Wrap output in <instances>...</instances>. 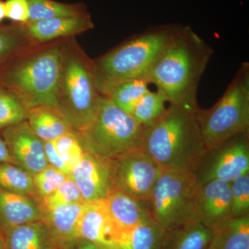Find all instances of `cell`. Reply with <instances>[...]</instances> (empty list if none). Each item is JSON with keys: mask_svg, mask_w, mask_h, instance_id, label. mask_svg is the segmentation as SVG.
Returning a JSON list of instances; mask_svg holds the SVG:
<instances>
[{"mask_svg": "<svg viewBox=\"0 0 249 249\" xmlns=\"http://www.w3.org/2000/svg\"><path fill=\"white\" fill-rule=\"evenodd\" d=\"M27 121L34 133L43 142H52L75 132L55 108L49 106L29 109Z\"/></svg>", "mask_w": 249, "mask_h": 249, "instance_id": "ffe728a7", "label": "cell"}, {"mask_svg": "<svg viewBox=\"0 0 249 249\" xmlns=\"http://www.w3.org/2000/svg\"><path fill=\"white\" fill-rule=\"evenodd\" d=\"M143 130L132 115L103 96L96 117L78 134L87 152L112 160L142 147Z\"/></svg>", "mask_w": 249, "mask_h": 249, "instance_id": "52a82bcc", "label": "cell"}, {"mask_svg": "<svg viewBox=\"0 0 249 249\" xmlns=\"http://www.w3.org/2000/svg\"><path fill=\"white\" fill-rule=\"evenodd\" d=\"M67 178L68 177L62 172L50 165L33 175L36 200H41L52 194Z\"/></svg>", "mask_w": 249, "mask_h": 249, "instance_id": "4dcf8cb0", "label": "cell"}, {"mask_svg": "<svg viewBox=\"0 0 249 249\" xmlns=\"http://www.w3.org/2000/svg\"><path fill=\"white\" fill-rule=\"evenodd\" d=\"M113 189L148 201L163 168L142 147L111 160Z\"/></svg>", "mask_w": 249, "mask_h": 249, "instance_id": "9c48e42d", "label": "cell"}, {"mask_svg": "<svg viewBox=\"0 0 249 249\" xmlns=\"http://www.w3.org/2000/svg\"><path fill=\"white\" fill-rule=\"evenodd\" d=\"M179 26L166 24L148 28L93 60L100 93L107 97L121 83L143 78Z\"/></svg>", "mask_w": 249, "mask_h": 249, "instance_id": "3957f363", "label": "cell"}, {"mask_svg": "<svg viewBox=\"0 0 249 249\" xmlns=\"http://www.w3.org/2000/svg\"><path fill=\"white\" fill-rule=\"evenodd\" d=\"M213 232L199 221H194L168 231L163 249H207Z\"/></svg>", "mask_w": 249, "mask_h": 249, "instance_id": "44dd1931", "label": "cell"}, {"mask_svg": "<svg viewBox=\"0 0 249 249\" xmlns=\"http://www.w3.org/2000/svg\"><path fill=\"white\" fill-rule=\"evenodd\" d=\"M207 249H214L213 248V247H211V245H210L209 248H208Z\"/></svg>", "mask_w": 249, "mask_h": 249, "instance_id": "ab89813d", "label": "cell"}, {"mask_svg": "<svg viewBox=\"0 0 249 249\" xmlns=\"http://www.w3.org/2000/svg\"><path fill=\"white\" fill-rule=\"evenodd\" d=\"M86 202L41 208L42 221L58 249H72L80 240L79 225Z\"/></svg>", "mask_w": 249, "mask_h": 249, "instance_id": "9a60e30c", "label": "cell"}, {"mask_svg": "<svg viewBox=\"0 0 249 249\" xmlns=\"http://www.w3.org/2000/svg\"><path fill=\"white\" fill-rule=\"evenodd\" d=\"M167 231L152 217L129 232L122 249H163Z\"/></svg>", "mask_w": 249, "mask_h": 249, "instance_id": "603a6c76", "label": "cell"}, {"mask_svg": "<svg viewBox=\"0 0 249 249\" xmlns=\"http://www.w3.org/2000/svg\"><path fill=\"white\" fill-rule=\"evenodd\" d=\"M6 18L16 24L29 22V8L27 0H6Z\"/></svg>", "mask_w": 249, "mask_h": 249, "instance_id": "836d02e7", "label": "cell"}, {"mask_svg": "<svg viewBox=\"0 0 249 249\" xmlns=\"http://www.w3.org/2000/svg\"><path fill=\"white\" fill-rule=\"evenodd\" d=\"M142 147L163 169L194 174L207 151L196 112L173 104L144 127Z\"/></svg>", "mask_w": 249, "mask_h": 249, "instance_id": "7a4b0ae2", "label": "cell"}, {"mask_svg": "<svg viewBox=\"0 0 249 249\" xmlns=\"http://www.w3.org/2000/svg\"><path fill=\"white\" fill-rule=\"evenodd\" d=\"M37 221H42L37 200L0 188V231Z\"/></svg>", "mask_w": 249, "mask_h": 249, "instance_id": "ac0fdd59", "label": "cell"}, {"mask_svg": "<svg viewBox=\"0 0 249 249\" xmlns=\"http://www.w3.org/2000/svg\"><path fill=\"white\" fill-rule=\"evenodd\" d=\"M196 174L184 170L164 169L149 199L152 219L167 231L196 219Z\"/></svg>", "mask_w": 249, "mask_h": 249, "instance_id": "ba28073f", "label": "cell"}, {"mask_svg": "<svg viewBox=\"0 0 249 249\" xmlns=\"http://www.w3.org/2000/svg\"><path fill=\"white\" fill-rule=\"evenodd\" d=\"M213 49L190 26L180 24L175 36L143 77L167 102L196 112L199 83Z\"/></svg>", "mask_w": 249, "mask_h": 249, "instance_id": "6da1fadb", "label": "cell"}, {"mask_svg": "<svg viewBox=\"0 0 249 249\" xmlns=\"http://www.w3.org/2000/svg\"><path fill=\"white\" fill-rule=\"evenodd\" d=\"M73 38L62 42L55 108L75 132H80L96 117L103 96L96 86L93 60Z\"/></svg>", "mask_w": 249, "mask_h": 249, "instance_id": "277c9868", "label": "cell"}, {"mask_svg": "<svg viewBox=\"0 0 249 249\" xmlns=\"http://www.w3.org/2000/svg\"><path fill=\"white\" fill-rule=\"evenodd\" d=\"M53 142L60 158L71 172L87 152L78 132L65 134Z\"/></svg>", "mask_w": 249, "mask_h": 249, "instance_id": "f546056e", "label": "cell"}, {"mask_svg": "<svg viewBox=\"0 0 249 249\" xmlns=\"http://www.w3.org/2000/svg\"><path fill=\"white\" fill-rule=\"evenodd\" d=\"M6 18V8L5 2L0 0V22Z\"/></svg>", "mask_w": 249, "mask_h": 249, "instance_id": "74e56055", "label": "cell"}, {"mask_svg": "<svg viewBox=\"0 0 249 249\" xmlns=\"http://www.w3.org/2000/svg\"><path fill=\"white\" fill-rule=\"evenodd\" d=\"M196 121L206 149L249 131V63L241 64L222 97L207 109L199 108Z\"/></svg>", "mask_w": 249, "mask_h": 249, "instance_id": "8992f818", "label": "cell"}, {"mask_svg": "<svg viewBox=\"0 0 249 249\" xmlns=\"http://www.w3.org/2000/svg\"><path fill=\"white\" fill-rule=\"evenodd\" d=\"M12 163V164L17 165L13 157H11L9 149L6 146V144L4 139L0 137V163Z\"/></svg>", "mask_w": 249, "mask_h": 249, "instance_id": "d590c367", "label": "cell"}, {"mask_svg": "<svg viewBox=\"0 0 249 249\" xmlns=\"http://www.w3.org/2000/svg\"><path fill=\"white\" fill-rule=\"evenodd\" d=\"M15 26L18 32L34 46L60 38H71L94 27L89 14L42 19Z\"/></svg>", "mask_w": 249, "mask_h": 249, "instance_id": "4fadbf2b", "label": "cell"}, {"mask_svg": "<svg viewBox=\"0 0 249 249\" xmlns=\"http://www.w3.org/2000/svg\"><path fill=\"white\" fill-rule=\"evenodd\" d=\"M249 173V131L209 149L196 170L198 184L211 180L231 183Z\"/></svg>", "mask_w": 249, "mask_h": 249, "instance_id": "30bf717a", "label": "cell"}, {"mask_svg": "<svg viewBox=\"0 0 249 249\" xmlns=\"http://www.w3.org/2000/svg\"><path fill=\"white\" fill-rule=\"evenodd\" d=\"M0 249H6L4 235L1 231H0Z\"/></svg>", "mask_w": 249, "mask_h": 249, "instance_id": "f35d334b", "label": "cell"}, {"mask_svg": "<svg viewBox=\"0 0 249 249\" xmlns=\"http://www.w3.org/2000/svg\"><path fill=\"white\" fill-rule=\"evenodd\" d=\"M29 22L89 14L83 4H67L54 0H27Z\"/></svg>", "mask_w": 249, "mask_h": 249, "instance_id": "cb8c5ba5", "label": "cell"}, {"mask_svg": "<svg viewBox=\"0 0 249 249\" xmlns=\"http://www.w3.org/2000/svg\"><path fill=\"white\" fill-rule=\"evenodd\" d=\"M79 236L104 249H122L105 199L86 202L80 219Z\"/></svg>", "mask_w": 249, "mask_h": 249, "instance_id": "e0dca14e", "label": "cell"}, {"mask_svg": "<svg viewBox=\"0 0 249 249\" xmlns=\"http://www.w3.org/2000/svg\"><path fill=\"white\" fill-rule=\"evenodd\" d=\"M166 103V99L161 93L150 90L134 107L132 117L142 127H146L154 124L164 113Z\"/></svg>", "mask_w": 249, "mask_h": 249, "instance_id": "4316f807", "label": "cell"}, {"mask_svg": "<svg viewBox=\"0 0 249 249\" xmlns=\"http://www.w3.org/2000/svg\"><path fill=\"white\" fill-rule=\"evenodd\" d=\"M37 201L41 208L50 209L84 201L82 198L79 188L75 181L68 177L52 194Z\"/></svg>", "mask_w": 249, "mask_h": 249, "instance_id": "1f68e13d", "label": "cell"}, {"mask_svg": "<svg viewBox=\"0 0 249 249\" xmlns=\"http://www.w3.org/2000/svg\"><path fill=\"white\" fill-rule=\"evenodd\" d=\"M3 139L16 164L31 175L48 166L43 141L34 133L27 121L4 129Z\"/></svg>", "mask_w": 249, "mask_h": 249, "instance_id": "7c38bea8", "label": "cell"}, {"mask_svg": "<svg viewBox=\"0 0 249 249\" xmlns=\"http://www.w3.org/2000/svg\"><path fill=\"white\" fill-rule=\"evenodd\" d=\"M230 183L232 217L249 215V173Z\"/></svg>", "mask_w": 249, "mask_h": 249, "instance_id": "d6a6232c", "label": "cell"}, {"mask_svg": "<svg viewBox=\"0 0 249 249\" xmlns=\"http://www.w3.org/2000/svg\"><path fill=\"white\" fill-rule=\"evenodd\" d=\"M105 201L119 234L122 249L129 232L152 217L148 201L137 199L123 192L112 189Z\"/></svg>", "mask_w": 249, "mask_h": 249, "instance_id": "2e32d148", "label": "cell"}, {"mask_svg": "<svg viewBox=\"0 0 249 249\" xmlns=\"http://www.w3.org/2000/svg\"><path fill=\"white\" fill-rule=\"evenodd\" d=\"M196 219L213 231L232 218L231 183L211 180L199 185L196 196Z\"/></svg>", "mask_w": 249, "mask_h": 249, "instance_id": "5bb4252c", "label": "cell"}, {"mask_svg": "<svg viewBox=\"0 0 249 249\" xmlns=\"http://www.w3.org/2000/svg\"><path fill=\"white\" fill-rule=\"evenodd\" d=\"M2 234L6 249H58L42 221L18 226Z\"/></svg>", "mask_w": 249, "mask_h": 249, "instance_id": "d6986e66", "label": "cell"}, {"mask_svg": "<svg viewBox=\"0 0 249 249\" xmlns=\"http://www.w3.org/2000/svg\"><path fill=\"white\" fill-rule=\"evenodd\" d=\"M62 42L29 49L4 65L0 85L17 96L29 110L55 108V94L62 66Z\"/></svg>", "mask_w": 249, "mask_h": 249, "instance_id": "5b68a950", "label": "cell"}, {"mask_svg": "<svg viewBox=\"0 0 249 249\" xmlns=\"http://www.w3.org/2000/svg\"><path fill=\"white\" fill-rule=\"evenodd\" d=\"M28 111L14 93L0 88V129L27 121Z\"/></svg>", "mask_w": 249, "mask_h": 249, "instance_id": "f1b7e54d", "label": "cell"}, {"mask_svg": "<svg viewBox=\"0 0 249 249\" xmlns=\"http://www.w3.org/2000/svg\"><path fill=\"white\" fill-rule=\"evenodd\" d=\"M72 249H104L102 247L85 239H80Z\"/></svg>", "mask_w": 249, "mask_h": 249, "instance_id": "8d00e7d4", "label": "cell"}, {"mask_svg": "<svg viewBox=\"0 0 249 249\" xmlns=\"http://www.w3.org/2000/svg\"><path fill=\"white\" fill-rule=\"evenodd\" d=\"M35 47L18 32L16 26L0 27V67Z\"/></svg>", "mask_w": 249, "mask_h": 249, "instance_id": "83f0119b", "label": "cell"}, {"mask_svg": "<svg viewBox=\"0 0 249 249\" xmlns=\"http://www.w3.org/2000/svg\"><path fill=\"white\" fill-rule=\"evenodd\" d=\"M43 145L46 158H47L49 165L60 170L67 177L70 176L71 171L67 168V165H65L63 160L59 156L55 145H54L53 141H52V142H43Z\"/></svg>", "mask_w": 249, "mask_h": 249, "instance_id": "e575fe53", "label": "cell"}, {"mask_svg": "<svg viewBox=\"0 0 249 249\" xmlns=\"http://www.w3.org/2000/svg\"><path fill=\"white\" fill-rule=\"evenodd\" d=\"M149 85L142 78L127 80L116 87L107 98L118 107L132 115L141 98L150 91Z\"/></svg>", "mask_w": 249, "mask_h": 249, "instance_id": "d4e9b609", "label": "cell"}, {"mask_svg": "<svg viewBox=\"0 0 249 249\" xmlns=\"http://www.w3.org/2000/svg\"><path fill=\"white\" fill-rule=\"evenodd\" d=\"M0 188L35 199L33 175L19 165L0 163Z\"/></svg>", "mask_w": 249, "mask_h": 249, "instance_id": "484cf974", "label": "cell"}, {"mask_svg": "<svg viewBox=\"0 0 249 249\" xmlns=\"http://www.w3.org/2000/svg\"><path fill=\"white\" fill-rule=\"evenodd\" d=\"M85 202L104 200L113 189L111 160L86 152L70 176Z\"/></svg>", "mask_w": 249, "mask_h": 249, "instance_id": "8fae6325", "label": "cell"}, {"mask_svg": "<svg viewBox=\"0 0 249 249\" xmlns=\"http://www.w3.org/2000/svg\"><path fill=\"white\" fill-rule=\"evenodd\" d=\"M213 232L214 249H249V215L231 218Z\"/></svg>", "mask_w": 249, "mask_h": 249, "instance_id": "7402d4cb", "label": "cell"}]
</instances>
